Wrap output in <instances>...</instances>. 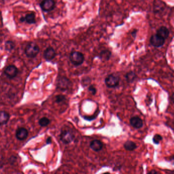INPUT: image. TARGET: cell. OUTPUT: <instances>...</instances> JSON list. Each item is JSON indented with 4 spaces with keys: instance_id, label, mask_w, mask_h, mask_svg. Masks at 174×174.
Instances as JSON below:
<instances>
[{
    "instance_id": "6da1fadb",
    "label": "cell",
    "mask_w": 174,
    "mask_h": 174,
    "mask_svg": "<svg viewBox=\"0 0 174 174\" xmlns=\"http://www.w3.org/2000/svg\"><path fill=\"white\" fill-rule=\"evenodd\" d=\"M39 47L36 43L30 42L26 46L25 53L28 57L33 58L36 57L39 53Z\"/></svg>"
},
{
    "instance_id": "d4e9b609",
    "label": "cell",
    "mask_w": 174,
    "mask_h": 174,
    "mask_svg": "<svg viewBox=\"0 0 174 174\" xmlns=\"http://www.w3.org/2000/svg\"><path fill=\"white\" fill-rule=\"evenodd\" d=\"M158 172L157 171H156L155 170H152L151 171L149 172L148 173V174H158Z\"/></svg>"
},
{
    "instance_id": "52a82bcc",
    "label": "cell",
    "mask_w": 174,
    "mask_h": 174,
    "mask_svg": "<svg viewBox=\"0 0 174 174\" xmlns=\"http://www.w3.org/2000/svg\"><path fill=\"white\" fill-rule=\"evenodd\" d=\"M18 72V69L16 66L13 65H10L6 67V69H5L4 74L8 78L12 79L16 76Z\"/></svg>"
},
{
    "instance_id": "30bf717a",
    "label": "cell",
    "mask_w": 174,
    "mask_h": 174,
    "mask_svg": "<svg viewBox=\"0 0 174 174\" xmlns=\"http://www.w3.org/2000/svg\"><path fill=\"white\" fill-rule=\"evenodd\" d=\"M28 136V131L26 128H20L16 131V136L17 140L23 141L27 138Z\"/></svg>"
},
{
    "instance_id": "484cf974",
    "label": "cell",
    "mask_w": 174,
    "mask_h": 174,
    "mask_svg": "<svg viewBox=\"0 0 174 174\" xmlns=\"http://www.w3.org/2000/svg\"><path fill=\"white\" fill-rule=\"evenodd\" d=\"M47 144H50L52 142V139L50 137H49L47 138Z\"/></svg>"
},
{
    "instance_id": "277c9868",
    "label": "cell",
    "mask_w": 174,
    "mask_h": 174,
    "mask_svg": "<svg viewBox=\"0 0 174 174\" xmlns=\"http://www.w3.org/2000/svg\"><path fill=\"white\" fill-rule=\"evenodd\" d=\"M71 84L72 83L69 79L65 77H61L58 79L57 86L58 88L61 91H65L69 88Z\"/></svg>"
},
{
    "instance_id": "cb8c5ba5",
    "label": "cell",
    "mask_w": 174,
    "mask_h": 174,
    "mask_svg": "<svg viewBox=\"0 0 174 174\" xmlns=\"http://www.w3.org/2000/svg\"><path fill=\"white\" fill-rule=\"evenodd\" d=\"M169 160L172 163V164L174 165V155L171 156L169 158Z\"/></svg>"
},
{
    "instance_id": "7402d4cb",
    "label": "cell",
    "mask_w": 174,
    "mask_h": 174,
    "mask_svg": "<svg viewBox=\"0 0 174 174\" xmlns=\"http://www.w3.org/2000/svg\"><path fill=\"white\" fill-rule=\"evenodd\" d=\"M56 102L57 103H60L62 102L63 101H65L66 99V98L65 97V96L62 95H58L56 96Z\"/></svg>"
},
{
    "instance_id": "ffe728a7",
    "label": "cell",
    "mask_w": 174,
    "mask_h": 174,
    "mask_svg": "<svg viewBox=\"0 0 174 174\" xmlns=\"http://www.w3.org/2000/svg\"><path fill=\"white\" fill-rule=\"evenodd\" d=\"M50 123V121L49 118L46 117H43L40 118L39 120V125L42 127H46Z\"/></svg>"
},
{
    "instance_id": "5b68a950",
    "label": "cell",
    "mask_w": 174,
    "mask_h": 174,
    "mask_svg": "<svg viewBox=\"0 0 174 174\" xmlns=\"http://www.w3.org/2000/svg\"><path fill=\"white\" fill-rule=\"evenodd\" d=\"M55 6V2L53 0H43L40 4V8L43 11H51L53 10Z\"/></svg>"
},
{
    "instance_id": "ba28073f",
    "label": "cell",
    "mask_w": 174,
    "mask_h": 174,
    "mask_svg": "<svg viewBox=\"0 0 174 174\" xmlns=\"http://www.w3.org/2000/svg\"><path fill=\"white\" fill-rule=\"evenodd\" d=\"M150 42L153 46L156 47H160L164 45L165 43V39L157 34L151 36Z\"/></svg>"
},
{
    "instance_id": "4316f807",
    "label": "cell",
    "mask_w": 174,
    "mask_h": 174,
    "mask_svg": "<svg viewBox=\"0 0 174 174\" xmlns=\"http://www.w3.org/2000/svg\"><path fill=\"white\" fill-rule=\"evenodd\" d=\"M20 22L23 23V22H25V16H23V17H21L20 19Z\"/></svg>"
},
{
    "instance_id": "5bb4252c",
    "label": "cell",
    "mask_w": 174,
    "mask_h": 174,
    "mask_svg": "<svg viewBox=\"0 0 174 174\" xmlns=\"http://www.w3.org/2000/svg\"><path fill=\"white\" fill-rule=\"evenodd\" d=\"M124 148L126 151H133L137 148V145L134 141H127L124 143Z\"/></svg>"
},
{
    "instance_id": "ac0fdd59",
    "label": "cell",
    "mask_w": 174,
    "mask_h": 174,
    "mask_svg": "<svg viewBox=\"0 0 174 174\" xmlns=\"http://www.w3.org/2000/svg\"><path fill=\"white\" fill-rule=\"evenodd\" d=\"M111 55V53L109 51H103L100 54V58L103 61L108 60L110 58Z\"/></svg>"
},
{
    "instance_id": "83f0119b",
    "label": "cell",
    "mask_w": 174,
    "mask_h": 174,
    "mask_svg": "<svg viewBox=\"0 0 174 174\" xmlns=\"http://www.w3.org/2000/svg\"><path fill=\"white\" fill-rule=\"evenodd\" d=\"M171 100L173 102V103L174 104V94H172L171 96Z\"/></svg>"
},
{
    "instance_id": "e0dca14e",
    "label": "cell",
    "mask_w": 174,
    "mask_h": 174,
    "mask_svg": "<svg viewBox=\"0 0 174 174\" xmlns=\"http://www.w3.org/2000/svg\"><path fill=\"white\" fill-rule=\"evenodd\" d=\"M125 77L127 82L130 83H132L135 80V79L137 78V75L134 72L130 71L126 74Z\"/></svg>"
},
{
    "instance_id": "8fae6325",
    "label": "cell",
    "mask_w": 174,
    "mask_h": 174,
    "mask_svg": "<svg viewBox=\"0 0 174 174\" xmlns=\"http://www.w3.org/2000/svg\"><path fill=\"white\" fill-rule=\"evenodd\" d=\"M56 54L54 49L52 47H47L43 53V57L47 61L52 60L56 56Z\"/></svg>"
},
{
    "instance_id": "8992f818",
    "label": "cell",
    "mask_w": 174,
    "mask_h": 174,
    "mask_svg": "<svg viewBox=\"0 0 174 174\" xmlns=\"http://www.w3.org/2000/svg\"><path fill=\"white\" fill-rule=\"evenodd\" d=\"M60 140L65 144H69L71 143L74 138V135L69 131L64 130L61 133Z\"/></svg>"
},
{
    "instance_id": "2e32d148",
    "label": "cell",
    "mask_w": 174,
    "mask_h": 174,
    "mask_svg": "<svg viewBox=\"0 0 174 174\" xmlns=\"http://www.w3.org/2000/svg\"><path fill=\"white\" fill-rule=\"evenodd\" d=\"M25 22L29 24H33L36 23L35 20V16L34 12L28 13L25 16Z\"/></svg>"
},
{
    "instance_id": "4fadbf2b",
    "label": "cell",
    "mask_w": 174,
    "mask_h": 174,
    "mask_svg": "<svg viewBox=\"0 0 174 174\" xmlns=\"http://www.w3.org/2000/svg\"><path fill=\"white\" fill-rule=\"evenodd\" d=\"M156 34L160 36L161 38H163V39H166L169 36L170 32L167 27L163 26L157 30Z\"/></svg>"
},
{
    "instance_id": "7a4b0ae2",
    "label": "cell",
    "mask_w": 174,
    "mask_h": 174,
    "mask_svg": "<svg viewBox=\"0 0 174 174\" xmlns=\"http://www.w3.org/2000/svg\"><path fill=\"white\" fill-rule=\"evenodd\" d=\"M69 59L71 62L74 65L78 66L83 63L84 61V56L81 52L74 51L70 54Z\"/></svg>"
},
{
    "instance_id": "7c38bea8",
    "label": "cell",
    "mask_w": 174,
    "mask_h": 174,
    "mask_svg": "<svg viewBox=\"0 0 174 174\" xmlns=\"http://www.w3.org/2000/svg\"><path fill=\"white\" fill-rule=\"evenodd\" d=\"M103 147L102 142L99 140H94L91 142L90 144V147L92 150L96 152L101 151Z\"/></svg>"
},
{
    "instance_id": "3957f363",
    "label": "cell",
    "mask_w": 174,
    "mask_h": 174,
    "mask_svg": "<svg viewBox=\"0 0 174 174\" xmlns=\"http://www.w3.org/2000/svg\"><path fill=\"white\" fill-rule=\"evenodd\" d=\"M120 78L118 76L111 74L105 79V83L109 88H115L119 85Z\"/></svg>"
},
{
    "instance_id": "603a6c76",
    "label": "cell",
    "mask_w": 174,
    "mask_h": 174,
    "mask_svg": "<svg viewBox=\"0 0 174 174\" xmlns=\"http://www.w3.org/2000/svg\"><path fill=\"white\" fill-rule=\"evenodd\" d=\"M88 90H89V91H91V94L93 95H95V94H96V88H95L93 85H91V86L89 87Z\"/></svg>"
},
{
    "instance_id": "9c48e42d",
    "label": "cell",
    "mask_w": 174,
    "mask_h": 174,
    "mask_svg": "<svg viewBox=\"0 0 174 174\" xmlns=\"http://www.w3.org/2000/svg\"><path fill=\"white\" fill-rule=\"evenodd\" d=\"M130 124L131 125V126L137 129L142 128V127L144 125L142 119L140 118V117H137V116L132 117L130 118Z\"/></svg>"
},
{
    "instance_id": "9a60e30c",
    "label": "cell",
    "mask_w": 174,
    "mask_h": 174,
    "mask_svg": "<svg viewBox=\"0 0 174 174\" xmlns=\"http://www.w3.org/2000/svg\"><path fill=\"white\" fill-rule=\"evenodd\" d=\"M10 118V115L8 114L7 112L2 111L1 112V117H0V124L2 126L3 125L7 123L9 119Z\"/></svg>"
},
{
    "instance_id": "d6986e66",
    "label": "cell",
    "mask_w": 174,
    "mask_h": 174,
    "mask_svg": "<svg viewBox=\"0 0 174 174\" xmlns=\"http://www.w3.org/2000/svg\"><path fill=\"white\" fill-rule=\"evenodd\" d=\"M15 47V44L13 42L8 40L5 43V50L8 51H11L12 50L14 47Z\"/></svg>"
},
{
    "instance_id": "44dd1931",
    "label": "cell",
    "mask_w": 174,
    "mask_h": 174,
    "mask_svg": "<svg viewBox=\"0 0 174 174\" xmlns=\"http://www.w3.org/2000/svg\"><path fill=\"white\" fill-rule=\"evenodd\" d=\"M163 140V137L160 134H156L154 135L153 137V142L156 145H159L160 141H162Z\"/></svg>"
}]
</instances>
